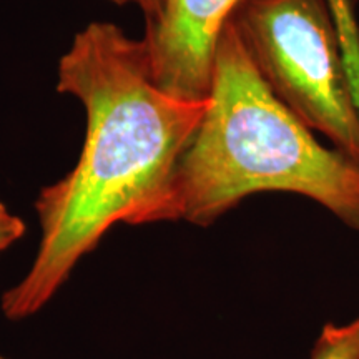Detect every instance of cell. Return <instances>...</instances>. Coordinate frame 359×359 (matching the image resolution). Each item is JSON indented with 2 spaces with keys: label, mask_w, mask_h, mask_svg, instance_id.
Instances as JSON below:
<instances>
[{
  "label": "cell",
  "mask_w": 359,
  "mask_h": 359,
  "mask_svg": "<svg viewBox=\"0 0 359 359\" xmlns=\"http://www.w3.org/2000/svg\"><path fill=\"white\" fill-rule=\"evenodd\" d=\"M57 92L82 103L85 142L75 168L35 200L42 240L30 271L2 296L8 320L37 313L115 223L165 222L180 156L208 105L156 87L142 40L111 22L75 35Z\"/></svg>",
  "instance_id": "obj_1"
},
{
  "label": "cell",
  "mask_w": 359,
  "mask_h": 359,
  "mask_svg": "<svg viewBox=\"0 0 359 359\" xmlns=\"http://www.w3.org/2000/svg\"><path fill=\"white\" fill-rule=\"evenodd\" d=\"M259 191L306 196L359 230V165L321 145L271 92L230 20L205 115L173 175L165 222L208 226Z\"/></svg>",
  "instance_id": "obj_2"
},
{
  "label": "cell",
  "mask_w": 359,
  "mask_h": 359,
  "mask_svg": "<svg viewBox=\"0 0 359 359\" xmlns=\"http://www.w3.org/2000/svg\"><path fill=\"white\" fill-rule=\"evenodd\" d=\"M231 22L271 92L359 165V105L327 0H243Z\"/></svg>",
  "instance_id": "obj_3"
},
{
  "label": "cell",
  "mask_w": 359,
  "mask_h": 359,
  "mask_svg": "<svg viewBox=\"0 0 359 359\" xmlns=\"http://www.w3.org/2000/svg\"><path fill=\"white\" fill-rule=\"evenodd\" d=\"M241 2L163 0L142 39L156 87L180 100H208L219 40Z\"/></svg>",
  "instance_id": "obj_4"
},
{
  "label": "cell",
  "mask_w": 359,
  "mask_h": 359,
  "mask_svg": "<svg viewBox=\"0 0 359 359\" xmlns=\"http://www.w3.org/2000/svg\"><path fill=\"white\" fill-rule=\"evenodd\" d=\"M311 359H359L356 321L344 326L327 325L313 349Z\"/></svg>",
  "instance_id": "obj_5"
},
{
  "label": "cell",
  "mask_w": 359,
  "mask_h": 359,
  "mask_svg": "<svg viewBox=\"0 0 359 359\" xmlns=\"http://www.w3.org/2000/svg\"><path fill=\"white\" fill-rule=\"evenodd\" d=\"M25 233V223L12 215L7 206L0 201V251L11 246Z\"/></svg>",
  "instance_id": "obj_6"
},
{
  "label": "cell",
  "mask_w": 359,
  "mask_h": 359,
  "mask_svg": "<svg viewBox=\"0 0 359 359\" xmlns=\"http://www.w3.org/2000/svg\"><path fill=\"white\" fill-rule=\"evenodd\" d=\"M107 2L115 4V6L137 7L145 15L147 22L156 19L163 8V0H107Z\"/></svg>",
  "instance_id": "obj_7"
},
{
  "label": "cell",
  "mask_w": 359,
  "mask_h": 359,
  "mask_svg": "<svg viewBox=\"0 0 359 359\" xmlns=\"http://www.w3.org/2000/svg\"><path fill=\"white\" fill-rule=\"evenodd\" d=\"M354 321H356V325H358V327H359V318H358V320H354Z\"/></svg>",
  "instance_id": "obj_8"
},
{
  "label": "cell",
  "mask_w": 359,
  "mask_h": 359,
  "mask_svg": "<svg viewBox=\"0 0 359 359\" xmlns=\"http://www.w3.org/2000/svg\"><path fill=\"white\" fill-rule=\"evenodd\" d=\"M0 359H6V358H2V356H0Z\"/></svg>",
  "instance_id": "obj_9"
}]
</instances>
